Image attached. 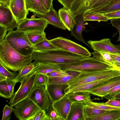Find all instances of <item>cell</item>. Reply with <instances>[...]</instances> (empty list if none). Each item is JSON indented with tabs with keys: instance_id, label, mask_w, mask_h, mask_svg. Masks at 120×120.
<instances>
[{
	"instance_id": "cell-24",
	"label": "cell",
	"mask_w": 120,
	"mask_h": 120,
	"mask_svg": "<svg viewBox=\"0 0 120 120\" xmlns=\"http://www.w3.org/2000/svg\"><path fill=\"white\" fill-rule=\"evenodd\" d=\"M66 94L72 103L80 102L85 104L86 102L91 100L90 94L86 91L70 92Z\"/></svg>"
},
{
	"instance_id": "cell-53",
	"label": "cell",
	"mask_w": 120,
	"mask_h": 120,
	"mask_svg": "<svg viewBox=\"0 0 120 120\" xmlns=\"http://www.w3.org/2000/svg\"><path fill=\"white\" fill-rule=\"evenodd\" d=\"M114 62L115 66L116 68L120 69V62L114 61Z\"/></svg>"
},
{
	"instance_id": "cell-38",
	"label": "cell",
	"mask_w": 120,
	"mask_h": 120,
	"mask_svg": "<svg viewBox=\"0 0 120 120\" xmlns=\"http://www.w3.org/2000/svg\"><path fill=\"white\" fill-rule=\"evenodd\" d=\"M0 96L5 98L9 99L12 97L5 80L0 82Z\"/></svg>"
},
{
	"instance_id": "cell-25",
	"label": "cell",
	"mask_w": 120,
	"mask_h": 120,
	"mask_svg": "<svg viewBox=\"0 0 120 120\" xmlns=\"http://www.w3.org/2000/svg\"><path fill=\"white\" fill-rule=\"evenodd\" d=\"M119 10H120V0H112L101 7L90 10L104 14Z\"/></svg>"
},
{
	"instance_id": "cell-39",
	"label": "cell",
	"mask_w": 120,
	"mask_h": 120,
	"mask_svg": "<svg viewBox=\"0 0 120 120\" xmlns=\"http://www.w3.org/2000/svg\"><path fill=\"white\" fill-rule=\"evenodd\" d=\"M48 77L45 75L37 73L34 87L41 85H46L47 83Z\"/></svg>"
},
{
	"instance_id": "cell-29",
	"label": "cell",
	"mask_w": 120,
	"mask_h": 120,
	"mask_svg": "<svg viewBox=\"0 0 120 120\" xmlns=\"http://www.w3.org/2000/svg\"><path fill=\"white\" fill-rule=\"evenodd\" d=\"M83 17L85 21H98L107 22L108 18L103 14L99 13L91 10L88 11L84 13Z\"/></svg>"
},
{
	"instance_id": "cell-36",
	"label": "cell",
	"mask_w": 120,
	"mask_h": 120,
	"mask_svg": "<svg viewBox=\"0 0 120 120\" xmlns=\"http://www.w3.org/2000/svg\"><path fill=\"white\" fill-rule=\"evenodd\" d=\"M106 111L88 106L86 105L84 108L85 120L86 117L102 114L105 112Z\"/></svg>"
},
{
	"instance_id": "cell-52",
	"label": "cell",
	"mask_w": 120,
	"mask_h": 120,
	"mask_svg": "<svg viewBox=\"0 0 120 120\" xmlns=\"http://www.w3.org/2000/svg\"><path fill=\"white\" fill-rule=\"evenodd\" d=\"M113 60L120 62V53H109Z\"/></svg>"
},
{
	"instance_id": "cell-30",
	"label": "cell",
	"mask_w": 120,
	"mask_h": 120,
	"mask_svg": "<svg viewBox=\"0 0 120 120\" xmlns=\"http://www.w3.org/2000/svg\"><path fill=\"white\" fill-rule=\"evenodd\" d=\"M68 75L62 77L51 78L48 77L47 84L64 83H67L69 81L78 75L81 72L71 70Z\"/></svg>"
},
{
	"instance_id": "cell-37",
	"label": "cell",
	"mask_w": 120,
	"mask_h": 120,
	"mask_svg": "<svg viewBox=\"0 0 120 120\" xmlns=\"http://www.w3.org/2000/svg\"><path fill=\"white\" fill-rule=\"evenodd\" d=\"M27 120H50L46 114V110L40 109Z\"/></svg>"
},
{
	"instance_id": "cell-43",
	"label": "cell",
	"mask_w": 120,
	"mask_h": 120,
	"mask_svg": "<svg viewBox=\"0 0 120 120\" xmlns=\"http://www.w3.org/2000/svg\"><path fill=\"white\" fill-rule=\"evenodd\" d=\"M46 112L47 115L50 118V120H53L58 116L52 104L46 110Z\"/></svg>"
},
{
	"instance_id": "cell-14",
	"label": "cell",
	"mask_w": 120,
	"mask_h": 120,
	"mask_svg": "<svg viewBox=\"0 0 120 120\" xmlns=\"http://www.w3.org/2000/svg\"><path fill=\"white\" fill-rule=\"evenodd\" d=\"M120 84V75L112 77L102 84L86 91L90 94L103 97L116 86Z\"/></svg>"
},
{
	"instance_id": "cell-40",
	"label": "cell",
	"mask_w": 120,
	"mask_h": 120,
	"mask_svg": "<svg viewBox=\"0 0 120 120\" xmlns=\"http://www.w3.org/2000/svg\"><path fill=\"white\" fill-rule=\"evenodd\" d=\"M71 71H66L60 69L53 71L45 75L48 77L51 78L61 77L68 75L70 73Z\"/></svg>"
},
{
	"instance_id": "cell-49",
	"label": "cell",
	"mask_w": 120,
	"mask_h": 120,
	"mask_svg": "<svg viewBox=\"0 0 120 120\" xmlns=\"http://www.w3.org/2000/svg\"><path fill=\"white\" fill-rule=\"evenodd\" d=\"M8 31V30L6 27L0 25V43L4 39Z\"/></svg>"
},
{
	"instance_id": "cell-42",
	"label": "cell",
	"mask_w": 120,
	"mask_h": 120,
	"mask_svg": "<svg viewBox=\"0 0 120 120\" xmlns=\"http://www.w3.org/2000/svg\"><path fill=\"white\" fill-rule=\"evenodd\" d=\"M13 106L6 105L3 110L2 120H8L11 118V114L13 111Z\"/></svg>"
},
{
	"instance_id": "cell-23",
	"label": "cell",
	"mask_w": 120,
	"mask_h": 120,
	"mask_svg": "<svg viewBox=\"0 0 120 120\" xmlns=\"http://www.w3.org/2000/svg\"><path fill=\"white\" fill-rule=\"evenodd\" d=\"M26 8L29 11L45 15L49 11L40 0H25Z\"/></svg>"
},
{
	"instance_id": "cell-18",
	"label": "cell",
	"mask_w": 120,
	"mask_h": 120,
	"mask_svg": "<svg viewBox=\"0 0 120 120\" xmlns=\"http://www.w3.org/2000/svg\"><path fill=\"white\" fill-rule=\"evenodd\" d=\"M75 23L72 30L71 31V34L74 36L78 40L82 41L88 46L91 48V47L87 44L84 39L82 33L83 31H86L83 15H78L75 16Z\"/></svg>"
},
{
	"instance_id": "cell-32",
	"label": "cell",
	"mask_w": 120,
	"mask_h": 120,
	"mask_svg": "<svg viewBox=\"0 0 120 120\" xmlns=\"http://www.w3.org/2000/svg\"><path fill=\"white\" fill-rule=\"evenodd\" d=\"M18 74L16 72H12L9 71L0 62V82L7 80H13Z\"/></svg>"
},
{
	"instance_id": "cell-34",
	"label": "cell",
	"mask_w": 120,
	"mask_h": 120,
	"mask_svg": "<svg viewBox=\"0 0 120 120\" xmlns=\"http://www.w3.org/2000/svg\"><path fill=\"white\" fill-rule=\"evenodd\" d=\"M27 33L29 40L33 45L38 43L46 38V34L44 32L35 31Z\"/></svg>"
},
{
	"instance_id": "cell-10",
	"label": "cell",
	"mask_w": 120,
	"mask_h": 120,
	"mask_svg": "<svg viewBox=\"0 0 120 120\" xmlns=\"http://www.w3.org/2000/svg\"><path fill=\"white\" fill-rule=\"evenodd\" d=\"M19 24L5 1L0 0V25L6 27L9 31L17 28Z\"/></svg>"
},
{
	"instance_id": "cell-47",
	"label": "cell",
	"mask_w": 120,
	"mask_h": 120,
	"mask_svg": "<svg viewBox=\"0 0 120 120\" xmlns=\"http://www.w3.org/2000/svg\"><path fill=\"white\" fill-rule=\"evenodd\" d=\"M5 81L7 84L9 90L12 96L14 94V87L16 83L13 80H7Z\"/></svg>"
},
{
	"instance_id": "cell-33",
	"label": "cell",
	"mask_w": 120,
	"mask_h": 120,
	"mask_svg": "<svg viewBox=\"0 0 120 120\" xmlns=\"http://www.w3.org/2000/svg\"><path fill=\"white\" fill-rule=\"evenodd\" d=\"M91 53L93 55V57L116 67L109 53L104 51L98 52L95 51Z\"/></svg>"
},
{
	"instance_id": "cell-21",
	"label": "cell",
	"mask_w": 120,
	"mask_h": 120,
	"mask_svg": "<svg viewBox=\"0 0 120 120\" xmlns=\"http://www.w3.org/2000/svg\"><path fill=\"white\" fill-rule=\"evenodd\" d=\"M38 65V62L35 61L26 65L19 71L17 76L13 80L16 83L21 82L25 78L34 73L36 71Z\"/></svg>"
},
{
	"instance_id": "cell-35",
	"label": "cell",
	"mask_w": 120,
	"mask_h": 120,
	"mask_svg": "<svg viewBox=\"0 0 120 120\" xmlns=\"http://www.w3.org/2000/svg\"><path fill=\"white\" fill-rule=\"evenodd\" d=\"M85 104L87 106L105 110L120 109V107L112 106L106 104L105 103L93 102L91 100L86 102Z\"/></svg>"
},
{
	"instance_id": "cell-44",
	"label": "cell",
	"mask_w": 120,
	"mask_h": 120,
	"mask_svg": "<svg viewBox=\"0 0 120 120\" xmlns=\"http://www.w3.org/2000/svg\"><path fill=\"white\" fill-rule=\"evenodd\" d=\"M110 20L112 26L116 28L119 31V36L117 41H120V18L112 19Z\"/></svg>"
},
{
	"instance_id": "cell-31",
	"label": "cell",
	"mask_w": 120,
	"mask_h": 120,
	"mask_svg": "<svg viewBox=\"0 0 120 120\" xmlns=\"http://www.w3.org/2000/svg\"><path fill=\"white\" fill-rule=\"evenodd\" d=\"M34 51L43 52L59 49L52 43L46 38L38 43L34 45Z\"/></svg>"
},
{
	"instance_id": "cell-20",
	"label": "cell",
	"mask_w": 120,
	"mask_h": 120,
	"mask_svg": "<svg viewBox=\"0 0 120 120\" xmlns=\"http://www.w3.org/2000/svg\"><path fill=\"white\" fill-rule=\"evenodd\" d=\"M85 103L74 102L72 103L66 120H85L84 115Z\"/></svg>"
},
{
	"instance_id": "cell-12",
	"label": "cell",
	"mask_w": 120,
	"mask_h": 120,
	"mask_svg": "<svg viewBox=\"0 0 120 120\" xmlns=\"http://www.w3.org/2000/svg\"><path fill=\"white\" fill-rule=\"evenodd\" d=\"M5 1L19 24L27 18L29 12L26 8L25 0H8Z\"/></svg>"
},
{
	"instance_id": "cell-5",
	"label": "cell",
	"mask_w": 120,
	"mask_h": 120,
	"mask_svg": "<svg viewBox=\"0 0 120 120\" xmlns=\"http://www.w3.org/2000/svg\"><path fill=\"white\" fill-rule=\"evenodd\" d=\"M15 50L23 55H32L34 47L29 40L27 33L17 30L9 31L5 38Z\"/></svg>"
},
{
	"instance_id": "cell-19",
	"label": "cell",
	"mask_w": 120,
	"mask_h": 120,
	"mask_svg": "<svg viewBox=\"0 0 120 120\" xmlns=\"http://www.w3.org/2000/svg\"><path fill=\"white\" fill-rule=\"evenodd\" d=\"M58 14L66 29L71 31L75 23V15L70 9L63 7L58 10Z\"/></svg>"
},
{
	"instance_id": "cell-26",
	"label": "cell",
	"mask_w": 120,
	"mask_h": 120,
	"mask_svg": "<svg viewBox=\"0 0 120 120\" xmlns=\"http://www.w3.org/2000/svg\"><path fill=\"white\" fill-rule=\"evenodd\" d=\"M99 0H75L73 5L80 13L83 14Z\"/></svg>"
},
{
	"instance_id": "cell-6",
	"label": "cell",
	"mask_w": 120,
	"mask_h": 120,
	"mask_svg": "<svg viewBox=\"0 0 120 120\" xmlns=\"http://www.w3.org/2000/svg\"><path fill=\"white\" fill-rule=\"evenodd\" d=\"M37 74L36 71L20 82L21 84L18 90L9 99L8 103L10 106H14L21 101L28 98L34 87Z\"/></svg>"
},
{
	"instance_id": "cell-17",
	"label": "cell",
	"mask_w": 120,
	"mask_h": 120,
	"mask_svg": "<svg viewBox=\"0 0 120 120\" xmlns=\"http://www.w3.org/2000/svg\"><path fill=\"white\" fill-rule=\"evenodd\" d=\"M52 104L57 115L63 120H66L72 104L67 94Z\"/></svg>"
},
{
	"instance_id": "cell-3",
	"label": "cell",
	"mask_w": 120,
	"mask_h": 120,
	"mask_svg": "<svg viewBox=\"0 0 120 120\" xmlns=\"http://www.w3.org/2000/svg\"><path fill=\"white\" fill-rule=\"evenodd\" d=\"M60 65L61 69L73 71L81 73L96 72L116 67L93 57L85 58L73 63Z\"/></svg>"
},
{
	"instance_id": "cell-7",
	"label": "cell",
	"mask_w": 120,
	"mask_h": 120,
	"mask_svg": "<svg viewBox=\"0 0 120 120\" xmlns=\"http://www.w3.org/2000/svg\"><path fill=\"white\" fill-rule=\"evenodd\" d=\"M59 48L74 53L85 58L90 57L91 54L86 48L71 40L61 36L49 40Z\"/></svg>"
},
{
	"instance_id": "cell-1",
	"label": "cell",
	"mask_w": 120,
	"mask_h": 120,
	"mask_svg": "<svg viewBox=\"0 0 120 120\" xmlns=\"http://www.w3.org/2000/svg\"><path fill=\"white\" fill-rule=\"evenodd\" d=\"M33 60L32 55L25 56L20 53L5 39L0 43V62L8 69L19 71L31 63Z\"/></svg>"
},
{
	"instance_id": "cell-45",
	"label": "cell",
	"mask_w": 120,
	"mask_h": 120,
	"mask_svg": "<svg viewBox=\"0 0 120 120\" xmlns=\"http://www.w3.org/2000/svg\"><path fill=\"white\" fill-rule=\"evenodd\" d=\"M111 0H99L94 4L88 11L101 7Z\"/></svg>"
},
{
	"instance_id": "cell-11",
	"label": "cell",
	"mask_w": 120,
	"mask_h": 120,
	"mask_svg": "<svg viewBox=\"0 0 120 120\" xmlns=\"http://www.w3.org/2000/svg\"><path fill=\"white\" fill-rule=\"evenodd\" d=\"M48 24L45 20L42 18H27L19 23L17 30L26 33L35 31L44 32Z\"/></svg>"
},
{
	"instance_id": "cell-22",
	"label": "cell",
	"mask_w": 120,
	"mask_h": 120,
	"mask_svg": "<svg viewBox=\"0 0 120 120\" xmlns=\"http://www.w3.org/2000/svg\"><path fill=\"white\" fill-rule=\"evenodd\" d=\"M120 120V109L107 110L102 114L86 118L85 120Z\"/></svg>"
},
{
	"instance_id": "cell-15",
	"label": "cell",
	"mask_w": 120,
	"mask_h": 120,
	"mask_svg": "<svg viewBox=\"0 0 120 120\" xmlns=\"http://www.w3.org/2000/svg\"><path fill=\"white\" fill-rule=\"evenodd\" d=\"M45 86L52 104L60 100L66 94L65 90L68 86L67 83L47 84Z\"/></svg>"
},
{
	"instance_id": "cell-27",
	"label": "cell",
	"mask_w": 120,
	"mask_h": 120,
	"mask_svg": "<svg viewBox=\"0 0 120 120\" xmlns=\"http://www.w3.org/2000/svg\"><path fill=\"white\" fill-rule=\"evenodd\" d=\"M110 78L102 79L80 85L68 90L65 93L67 94L70 92L86 91L102 84L106 82Z\"/></svg>"
},
{
	"instance_id": "cell-13",
	"label": "cell",
	"mask_w": 120,
	"mask_h": 120,
	"mask_svg": "<svg viewBox=\"0 0 120 120\" xmlns=\"http://www.w3.org/2000/svg\"><path fill=\"white\" fill-rule=\"evenodd\" d=\"M87 42L94 51L111 53H120V46L113 45L108 38L98 41H88Z\"/></svg>"
},
{
	"instance_id": "cell-55",
	"label": "cell",
	"mask_w": 120,
	"mask_h": 120,
	"mask_svg": "<svg viewBox=\"0 0 120 120\" xmlns=\"http://www.w3.org/2000/svg\"><path fill=\"white\" fill-rule=\"evenodd\" d=\"M4 0V1H6L7 0Z\"/></svg>"
},
{
	"instance_id": "cell-8",
	"label": "cell",
	"mask_w": 120,
	"mask_h": 120,
	"mask_svg": "<svg viewBox=\"0 0 120 120\" xmlns=\"http://www.w3.org/2000/svg\"><path fill=\"white\" fill-rule=\"evenodd\" d=\"M13 107L14 113L15 116L19 120H27L41 109L28 98L21 101Z\"/></svg>"
},
{
	"instance_id": "cell-9",
	"label": "cell",
	"mask_w": 120,
	"mask_h": 120,
	"mask_svg": "<svg viewBox=\"0 0 120 120\" xmlns=\"http://www.w3.org/2000/svg\"><path fill=\"white\" fill-rule=\"evenodd\" d=\"M28 98L45 110L52 104L45 85L34 87Z\"/></svg>"
},
{
	"instance_id": "cell-2",
	"label": "cell",
	"mask_w": 120,
	"mask_h": 120,
	"mask_svg": "<svg viewBox=\"0 0 120 120\" xmlns=\"http://www.w3.org/2000/svg\"><path fill=\"white\" fill-rule=\"evenodd\" d=\"M32 56L33 60L38 62L56 64L73 63L85 58L60 49L43 52L34 51Z\"/></svg>"
},
{
	"instance_id": "cell-28",
	"label": "cell",
	"mask_w": 120,
	"mask_h": 120,
	"mask_svg": "<svg viewBox=\"0 0 120 120\" xmlns=\"http://www.w3.org/2000/svg\"><path fill=\"white\" fill-rule=\"evenodd\" d=\"M38 66L36 71L37 73L45 75L61 69L60 64L38 62Z\"/></svg>"
},
{
	"instance_id": "cell-51",
	"label": "cell",
	"mask_w": 120,
	"mask_h": 120,
	"mask_svg": "<svg viewBox=\"0 0 120 120\" xmlns=\"http://www.w3.org/2000/svg\"><path fill=\"white\" fill-rule=\"evenodd\" d=\"M46 8L49 11L52 5L53 0H40Z\"/></svg>"
},
{
	"instance_id": "cell-46",
	"label": "cell",
	"mask_w": 120,
	"mask_h": 120,
	"mask_svg": "<svg viewBox=\"0 0 120 120\" xmlns=\"http://www.w3.org/2000/svg\"><path fill=\"white\" fill-rule=\"evenodd\" d=\"M103 14L108 18L109 20L113 19L120 18V10Z\"/></svg>"
},
{
	"instance_id": "cell-16",
	"label": "cell",
	"mask_w": 120,
	"mask_h": 120,
	"mask_svg": "<svg viewBox=\"0 0 120 120\" xmlns=\"http://www.w3.org/2000/svg\"><path fill=\"white\" fill-rule=\"evenodd\" d=\"M33 14L37 17L44 19L49 24L63 30H65L66 29L60 19L58 12L54 8L53 5L45 15L35 12H33Z\"/></svg>"
},
{
	"instance_id": "cell-48",
	"label": "cell",
	"mask_w": 120,
	"mask_h": 120,
	"mask_svg": "<svg viewBox=\"0 0 120 120\" xmlns=\"http://www.w3.org/2000/svg\"><path fill=\"white\" fill-rule=\"evenodd\" d=\"M63 7L70 9L75 0H57Z\"/></svg>"
},
{
	"instance_id": "cell-56",
	"label": "cell",
	"mask_w": 120,
	"mask_h": 120,
	"mask_svg": "<svg viewBox=\"0 0 120 120\" xmlns=\"http://www.w3.org/2000/svg\"><path fill=\"white\" fill-rule=\"evenodd\" d=\"M118 45L120 46V44H119V45Z\"/></svg>"
},
{
	"instance_id": "cell-41",
	"label": "cell",
	"mask_w": 120,
	"mask_h": 120,
	"mask_svg": "<svg viewBox=\"0 0 120 120\" xmlns=\"http://www.w3.org/2000/svg\"><path fill=\"white\" fill-rule=\"evenodd\" d=\"M120 92V84L113 88L103 97L108 100L114 99L116 96Z\"/></svg>"
},
{
	"instance_id": "cell-4",
	"label": "cell",
	"mask_w": 120,
	"mask_h": 120,
	"mask_svg": "<svg viewBox=\"0 0 120 120\" xmlns=\"http://www.w3.org/2000/svg\"><path fill=\"white\" fill-rule=\"evenodd\" d=\"M120 75V69L116 67L96 72L80 73L78 75L67 82L68 86L65 90V93L82 84L102 79L110 78Z\"/></svg>"
},
{
	"instance_id": "cell-50",
	"label": "cell",
	"mask_w": 120,
	"mask_h": 120,
	"mask_svg": "<svg viewBox=\"0 0 120 120\" xmlns=\"http://www.w3.org/2000/svg\"><path fill=\"white\" fill-rule=\"evenodd\" d=\"M105 103L110 105L120 107V98L108 100Z\"/></svg>"
},
{
	"instance_id": "cell-54",
	"label": "cell",
	"mask_w": 120,
	"mask_h": 120,
	"mask_svg": "<svg viewBox=\"0 0 120 120\" xmlns=\"http://www.w3.org/2000/svg\"><path fill=\"white\" fill-rule=\"evenodd\" d=\"M120 98V92L115 97V99Z\"/></svg>"
}]
</instances>
